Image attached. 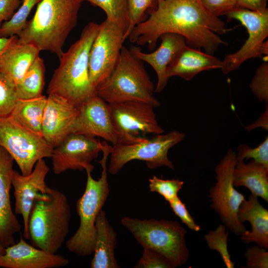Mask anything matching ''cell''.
<instances>
[{
    "label": "cell",
    "mask_w": 268,
    "mask_h": 268,
    "mask_svg": "<svg viewBox=\"0 0 268 268\" xmlns=\"http://www.w3.org/2000/svg\"><path fill=\"white\" fill-rule=\"evenodd\" d=\"M129 8L130 22L125 32L124 39L128 38L133 28L139 23L146 19L145 13L149 8H152L156 0H127Z\"/></svg>",
    "instance_id": "33"
},
{
    "label": "cell",
    "mask_w": 268,
    "mask_h": 268,
    "mask_svg": "<svg viewBox=\"0 0 268 268\" xmlns=\"http://www.w3.org/2000/svg\"><path fill=\"white\" fill-rule=\"evenodd\" d=\"M42 0H22L21 4L8 20L0 27V37L18 36L25 28L27 18L33 7Z\"/></svg>",
    "instance_id": "29"
},
{
    "label": "cell",
    "mask_w": 268,
    "mask_h": 268,
    "mask_svg": "<svg viewBox=\"0 0 268 268\" xmlns=\"http://www.w3.org/2000/svg\"><path fill=\"white\" fill-rule=\"evenodd\" d=\"M185 137L184 133L173 130L166 134L155 135L150 139L144 137L134 143L114 145L111 147L110 153L108 172L115 175L125 164L134 160L146 162L150 169L161 166L174 169L173 164L168 157V152Z\"/></svg>",
    "instance_id": "8"
},
{
    "label": "cell",
    "mask_w": 268,
    "mask_h": 268,
    "mask_svg": "<svg viewBox=\"0 0 268 268\" xmlns=\"http://www.w3.org/2000/svg\"><path fill=\"white\" fill-rule=\"evenodd\" d=\"M13 161L10 154L0 146V245L5 248L15 243L13 236L21 228L10 202Z\"/></svg>",
    "instance_id": "18"
},
{
    "label": "cell",
    "mask_w": 268,
    "mask_h": 268,
    "mask_svg": "<svg viewBox=\"0 0 268 268\" xmlns=\"http://www.w3.org/2000/svg\"><path fill=\"white\" fill-rule=\"evenodd\" d=\"M125 32L117 24L106 19L99 24L89 56V77L95 89L110 76L116 67Z\"/></svg>",
    "instance_id": "13"
},
{
    "label": "cell",
    "mask_w": 268,
    "mask_h": 268,
    "mask_svg": "<svg viewBox=\"0 0 268 268\" xmlns=\"http://www.w3.org/2000/svg\"><path fill=\"white\" fill-rule=\"evenodd\" d=\"M268 0H237L236 7L253 11L262 10L267 8Z\"/></svg>",
    "instance_id": "41"
},
{
    "label": "cell",
    "mask_w": 268,
    "mask_h": 268,
    "mask_svg": "<svg viewBox=\"0 0 268 268\" xmlns=\"http://www.w3.org/2000/svg\"><path fill=\"white\" fill-rule=\"evenodd\" d=\"M233 185L235 187L244 186L251 194L268 202V167L252 159L248 163L237 160L233 172Z\"/></svg>",
    "instance_id": "25"
},
{
    "label": "cell",
    "mask_w": 268,
    "mask_h": 268,
    "mask_svg": "<svg viewBox=\"0 0 268 268\" xmlns=\"http://www.w3.org/2000/svg\"><path fill=\"white\" fill-rule=\"evenodd\" d=\"M102 151V142L95 137L71 133L53 148L52 170L60 174L67 170L93 169L91 162Z\"/></svg>",
    "instance_id": "14"
},
{
    "label": "cell",
    "mask_w": 268,
    "mask_h": 268,
    "mask_svg": "<svg viewBox=\"0 0 268 268\" xmlns=\"http://www.w3.org/2000/svg\"><path fill=\"white\" fill-rule=\"evenodd\" d=\"M21 3L20 0H0V27L12 17Z\"/></svg>",
    "instance_id": "40"
},
{
    "label": "cell",
    "mask_w": 268,
    "mask_h": 268,
    "mask_svg": "<svg viewBox=\"0 0 268 268\" xmlns=\"http://www.w3.org/2000/svg\"><path fill=\"white\" fill-rule=\"evenodd\" d=\"M143 248L142 256L135 268H175L170 261L160 253L150 248Z\"/></svg>",
    "instance_id": "36"
},
{
    "label": "cell",
    "mask_w": 268,
    "mask_h": 268,
    "mask_svg": "<svg viewBox=\"0 0 268 268\" xmlns=\"http://www.w3.org/2000/svg\"><path fill=\"white\" fill-rule=\"evenodd\" d=\"M77 108L72 133L100 137L113 145L121 143L112 121L108 103L96 95Z\"/></svg>",
    "instance_id": "15"
},
{
    "label": "cell",
    "mask_w": 268,
    "mask_h": 268,
    "mask_svg": "<svg viewBox=\"0 0 268 268\" xmlns=\"http://www.w3.org/2000/svg\"><path fill=\"white\" fill-rule=\"evenodd\" d=\"M68 260L31 245L21 237L17 243L5 248L0 256V268H56L66 266Z\"/></svg>",
    "instance_id": "19"
},
{
    "label": "cell",
    "mask_w": 268,
    "mask_h": 268,
    "mask_svg": "<svg viewBox=\"0 0 268 268\" xmlns=\"http://www.w3.org/2000/svg\"><path fill=\"white\" fill-rule=\"evenodd\" d=\"M222 64L213 55L187 46L168 66L166 76L168 79L177 76L190 80L201 71L221 68Z\"/></svg>",
    "instance_id": "22"
},
{
    "label": "cell",
    "mask_w": 268,
    "mask_h": 268,
    "mask_svg": "<svg viewBox=\"0 0 268 268\" xmlns=\"http://www.w3.org/2000/svg\"><path fill=\"white\" fill-rule=\"evenodd\" d=\"M268 104H266V109L260 117L254 123L245 127L248 131H251L257 128H261L265 131L268 130Z\"/></svg>",
    "instance_id": "42"
},
{
    "label": "cell",
    "mask_w": 268,
    "mask_h": 268,
    "mask_svg": "<svg viewBox=\"0 0 268 268\" xmlns=\"http://www.w3.org/2000/svg\"><path fill=\"white\" fill-rule=\"evenodd\" d=\"M111 147L106 141L102 142L103 157L98 161L102 167V172L98 180L94 179L91 176L93 169H85L87 174L85 189L76 205L80 218L79 226L66 244L69 252L80 256H88L94 253L96 236V219L110 193L107 160Z\"/></svg>",
    "instance_id": "5"
},
{
    "label": "cell",
    "mask_w": 268,
    "mask_h": 268,
    "mask_svg": "<svg viewBox=\"0 0 268 268\" xmlns=\"http://www.w3.org/2000/svg\"><path fill=\"white\" fill-rule=\"evenodd\" d=\"M159 39V47L152 53H144L140 47L134 46L129 49L136 58L147 63L155 70L157 76L155 92H160L166 87L169 79L166 76L168 66L187 46L185 38L176 33H165Z\"/></svg>",
    "instance_id": "20"
},
{
    "label": "cell",
    "mask_w": 268,
    "mask_h": 268,
    "mask_svg": "<svg viewBox=\"0 0 268 268\" xmlns=\"http://www.w3.org/2000/svg\"><path fill=\"white\" fill-rule=\"evenodd\" d=\"M99 24L89 22L80 37L63 53L47 88L48 94L59 95L78 107L96 95L89 77V52Z\"/></svg>",
    "instance_id": "2"
},
{
    "label": "cell",
    "mask_w": 268,
    "mask_h": 268,
    "mask_svg": "<svg viewBox=\"0 0 268 268\" xmlns=\"http://www.w3.org/2000/svg\"><path fill=\"white\" fill-rule=\"evenodd\" d=\"M40 51L30 43H20L18 37L0 57V71L16 84L39 56Z\"/></svg>",
    "instance_id": "24"
},
{
    "label": "cell",
    "mask_w": 268,
    "mask_h": 268,
    "mask_svg": "<svg viewBox=\"0 0 268 268\" xmlns=\"http://www.w3.org/2000/svg\"><path fill=\"white\" fill-rule=\"evenodd\" d=\"M121 222L143 248H150L160 253L175 268L188 261L190 253L185 241L187 231L178 221L125 216Z\"/></svg>",
    "instance_id": "7"
},
{
    "label": "cell",
    "mask_w": 268,
    "mask_h": 268,
    "mask_svg": "<svg viewBox=\"0 0 268 268\" xmlns=\"http://www.w3.org/2000/svg\"><path fill=\"white\" fill-rule=\"evenodd\" d=\"M80 0H42L34 15L17 36L20 43H30L40 51L60 59L68 35L77 23Z\"/></svg>",
    "instance_id": "3"
},
{
    "label": "cell",
    "mask_w": 268,
    "mask_h": 268,
    "mask_svg": "<svg viewBox=\"0 0 268 268\" xmlns=\"http://www.w3.org/2000/svg\"><path fill=\"white\" fill-rule=\"evenodd\" d=\"M71 208L67 196L48 188L35 198L29 222V239L34 247L56 254L69 230Z\"/></svg>",
    "instance_id": "4"
},
{
    "label": "cell",
    "mask_w": 268,
    "mask_h": 268,
    "mask_svg": "<svg viewBox=\"0 0 268 268\" xmlns=\"http://www.w3.org/2000/svg\"><path fill=\"white\" fill-rule=\"evenodd\" d=\"M149 13L130 33L131 43L147 44L153 50L162 35L173 33L183 36L188 46L212 55L219 46L227 45L217 34L227 32L225 23L211 14L201 0H156Z\"/></svg>",
    "instance_id": "1"
},
{
    "label": "cell",
    "mask_w": 268,
    "mask_h": 268,
    "mask_svg": "<svg viewBox=\"0 0 268 268\" xmlns=\"http://www.w3.org/2000/svg\"><path fill=\"white\" fill-rule=\"evenodd\" d=\"M114 127L121 143L142 140L145 135L163 134L164 129L156 119L154 108L145 102L127 101L108 103Z\"/></svg>",
    "instance_id": "12"
},
{
    "label": "cell",
    "mask_w": 268,
    "mask_h": 268,
    "mask_svg": "<svg viewBox=\"0 0 268 268\" xmlns=\"http://www.w3.org/2000/svg\"><path fill=\"white\" fill-rule=\"evenodd\" d=\"M265 248L258 245L246 249L244 256L247 268H268V252Z\"/></svg>",
    "instance_id": "37"
},
{
    "label": "cell",
    "mask_w": 268,
    "mask_h": 268,
    "mask_svg": "<svg viewBox=\"0 0 268 268\" xmlns=\"http://www.w3.org/2000/svg\"><path fill=\"white\" fill-rule=\"evenodd\" d=\"M100 7L106 13V19L117 24L126 32L130 17L127 0H80Z\"/></svg>",
    "instance_id": "28"
},
{
    "label": "cell",
    "mask_w": 268,
    "mask_h": 268,
    "mask_svg": "<svg viewBox=\"0 0 268 268\" xmlns=\"http://www.w3.org/2000/svg\"><path fill=\"white\" fill-rule=\"evenodd\" d=\"M205 8L213 15H225L236 7L237 0H201Z\"/></svg>",
    "instance_id": "39"
},
{
    "label": "cell",
    "mask_w": 268,
    "mask_h": 268,
    "mask_svg": "<svg viewBox=\"0 0 268 268\" xmlns=\"http://www.w3.org/2000/svg\"><path fill=\"white\" fill-rule=\"evenodd\" d=\"M250 88L260 102L268 104V62L265 61L256 69Z\"/></svg>",
    "instance_id": "34"
},
{
    "label": "cell",
    "mask_w": 268,
    "mask_h": 268,
    "mask_svg": "<svg viewBox=\"0 0 268 268\" xmlns=\"http://www.w3.org/2000/svg\"><path fill=\"white\" fill-rule=\"evenodd\" d=\"M228 19L239 21L247 30L248 37L236 52L227 55L221 68L225 74L235 70L247 60L268 54V9L253 11L241 8H234L225 15Z\"/></svg>",
    "instance_id": "11"
},
{
    "label": "cell",
    "mask_w": 268,
    "mask_h": 268,
    "mask_svg": "<svg viewBox=\"0 0 268 268\" xmlns=\"http://www.w3.org/2000/svg\"><path fill=\"white\" fill-rule=\"evenodd\" d=\"M47 98L42 95L28 99H18L10 115L23 127L42 136V123Z\"/></svg>",
    "instance_id": "26"
},
{
    "label": "cell",
    "mask_w": 268,
    "mask_h": 268,
    "mask_svg": "<svg viewBox=\"0 0 268 268\" xmlns=\"http://www.w3.org/2000/svg\"><path fill=\"white\" fill-rule=\"evenodd\" d=\"M17 100L16 84L0 71V118L11 114Z\"/></svg>",
    "instance_id": "31"
},
{
    "label": "cell",
    "mask_w": 268,
    "mask_h": 268,
    "mask_svg": "<svg viewBox=\"0 0 268 268\" xmlns=\"http://www.w3.org/2000/svg\"><path fill=\"white\" fill-rule=\"evenodd\" d=\"M154 90L143 62L123 46L113 72L107 80L96 87L95 92L108 103L137 101L157 107L160 104L154 96Z\"/></svg>",
    "instance_id": "6"
},
{
    "label": "cell",
    "mask_w": 268,
    "mask_h": 268,
    "mask_svg": "<svg viewBox=\"0 0 268 268\" xmlns=\"http://www.w3.org/2000/svg\"><path fill=\"white\" fill-rule=\"evenodd\" d=\"M78 108L64 98L49 94L42 123V134L53 148L57 146L70 134L78 114Z\"/></svg>",
    "instance_id": "17"
},
{
    "label": "cell",
    "mask_w": 268,
    "mask_h": 268,
    "mask_svg": "<svg viewBox=\"0 0 268 268\" xmlns=\"http://www.w3.org/2000/svg\"><path fill=\"white\" fill-rule=\"evenodd\" d=\"M17 37L15 35L9 37H0V57Z\"/></svg>",
    "instance_id": "43"
},
{
    "label": "cell",
    "mask_w": 268,
    "mask_h": 268,
    "mask_svg": "<svg viewBox=\"0 0 268 268\" xmlns=\"http://www.w3.org/2000/svg\"><path fill=\"white\" fill-rule=\"evenodd\" d=\"M0 146L12 157L23 175L29 174L40 159L51 158L53 150L42 136L20 125L10 115L0 118Z\"/></svg>",
    "instance_id": "10"
},
{
    "label": "cell",
    "mask_w": 268,
    "mask_h": 268,
    "mask_svg": "<svg viewBox=\"0 0 268 268\" xmlns=\"http://www.w3.org/2000/svg\"><path fill=\"white\" fill-rule=\"evenodd\" d=\"M236 154L237 160L252 159L268 167V136L255 148L245 144L239 145Z\"/></svg>",
    "instance_id": "35"
},
{
    "label": "cell",
    "mask_w": 268,
    "mask_h": 268,
    "mask_svg": "<svg viewBox=\"0 0 268 268\" xmlns=\"http://www.w3.org/2000/svg\"><path fill=\"white\" fill-rule=\"evenodd\" d=\"M236 154L229 149L215 168L216 182L209 191L210 207L217 212L226 227L236 235H240L246 227L238 218L237 212L244 196L235 189L233 172Z\"/></svg>",
    "instance_id": "9"
},
{
    "label": "cell",
    "mask_w": 268,
    "mask_h": 268,
    "mask_svg": "<svg viewBox=\"0 0 268 268\" xmlns=\"http://www.w3.org/2000/svg\"><path fill=\"white\" fill-rule=\"evenodd\" d=\"M96 236L91 268H119L115 257L117 233L102 209L96 219Z\"/></svg>",
    "instance_id": "23"
},
{
    "label": "cell",
    "mask_w": 268,
    "mask_h": 268,
    "mask_svg": "<svg viewBox=\"0 0 268 268\" xmlns=\"http://www.w3.org/2000/svg\"><path fill=\"white\" fill-rule=\"evenodd\" d=\"M237 216L242 223L249 221L252 226L251 231L246 230L240 235L242 241L247 244L255 243L268 249V210L260 203L258 197L251 194L240 205Z\"/></svg>",
    "instance_id": "21"
},
{
    "label": "cell",
    "mask_w": 268,
    "mask_h": 268,
    "mask_svg": "<svg viewBox=\"0 0 268 268\" xmlns=\"http://www.w3.org/2000/svg\"><path fill=\"white\" fill-rule=\"evenodd\" d=\"M169 203L174 214L179 217L182 222L186 225L190 229L195 232L201 230L200 226L196 223L186 208L185 204L178 196L169 201Z\"/></svg>",
    "instance_id": "38"
},
{
    "label": "cell",
    "mask_w": 268,
    "mask_h": 268,
    "mask_svg": "<svg viewBox=\"0 0 268 268\" xmlns=\"http://www.w3.org/2000/svg\"><path fill=\"white\" fill-rule=\"evenodd\" d=\"M223 224H219L215 230H210L204 235V239L211 250L218 252L227 268H234L235 263L231 260L227 247L228 231Z\"/></svg>",
    "instance_id": "30"
},
{
    "label": "cell",
    "mask_w": 268,
    "mask_h": 268,
    "mask_svg": "<svg viewBox=\"0 0 268 268\" xmlns=\"http://www.w3.org/2000/svg\"><path fill=\"white\" fill-rule=\"evenodd\" d=\"M5 248L0 245V256L5 253Z\"/></svg>",
    "instance_id": "44"
},
{
    "label": "cell",
    "mask_w": 268,
    "mask_h": 268,
    "mask_svg": "<svg viewBox=\"0 0 268 268\" xmlns=\"http://www.w3.org/2000/svg\"><path fill=\"white\" fill-rule=\"evenodd\" d=\"M49 168L43 159L36 163L32 171L27 175L13 171L11 185L15 200V213L20 214L23 220V236L29 239L28 222L35 197L41 192H47L45 178Z\"/></svg>",
    "instance_id": "16"
},
{
    "label": "cell",
    "mask_w": 268,
    "mask_h": 268,
    "mask_svg": "<svg viewBox=\"0 0 268 268\" xmlns=\"http://www.w3.org/2000/svg\"><path fill=\"white\" fill-rule=\"evenodd\" d=\"M148 181L150 191L158 193L168 202L178 196V194L184 184L178 179L165 180L156 176L149 178Z\"/></svg>",
    "instance_id": "32"
},
{
    "label": "cell",
    "mask_w": 268,
    "mask_h": 268,
    "mask_svg": "<svg viewBox=\"0 0 268 268\" xmlns=\"http://www.w3.org/2000/svg\"><path fill=\"white\" fill-rule=\"evenodd\" d=\"M45 73L44 61L38 56L16 84L17 98L28 99L42 96Z\"/></svg>",
    "instance_id": "27"
}]
</instances>
